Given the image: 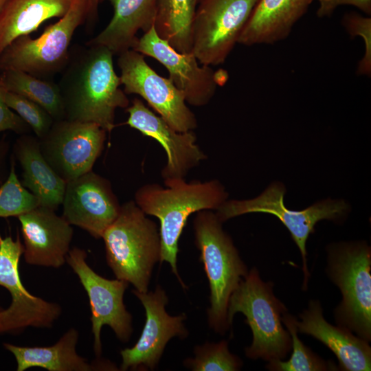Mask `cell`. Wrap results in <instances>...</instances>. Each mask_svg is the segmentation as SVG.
<instances>
[{"instance_id":"f1b7e54d","label":"cell","mask_w":371,"mask_h":371,"mask_svg":"<svg viewBox=\"0 0 371 371\" xmlns=\"http://www.w3.org/2000/svg\"><path fill=\"white\" fill-rule=\"evenodd\" d=\"M8 177L0 185V217L16 216L39 206L36 196L19 181L15 170L14 159L12 157Z\"/></svg>"},{"instance_id":"7402d4cb","label":"cell","mask_w":371,"mask_h":371,"mask_svg":"<svg viewBox=\"0 0 371 371\" xmlns=\"http://www.w3.org/2000/svg\"><path fill=\"white\" fill-rule=\"evenodd\" d=\"M22 168L21 184L38 201L39 206L56 210L62 204L67 182L47 163L36 137L23 135L13 147Z\"/></svg>"},{"instance_id":"30bf717a","label":"cell","mask_w":371,"mask_h":371,"mask_svg":"<svg viewBox=\"0 0 371 371\" xmlns=\"http://www.w3.org/2000/svg\"><path fill=\"white\" fill-rule=\"evenodd\" d=\"M23 254L19 234L15 240L0 234V286L11 296L8 308L0 311V335L18 334L27 327L51 328L61 314L59 304L32 295L22 284L19 262Z\"/></svg>"},{"instance_id":"4fadbf2b","label":"cell","mask_w":371,"mask_h":371,"mask_svg":"<svg viewBox=\"0 0 371 371\" xmlns=\"http://www.w3.org/2000/svg\"><path fill=\"white\" fill-rule=\"evenodd\" d=\"M106 131L96 124L63 119L54 121L39 139L52 169L66 182L91 171L101 155Z\"/></svg>"},{"instance_id":"484cf974","label":"cell","mask_w":371,"mask_h":371,"mask_svg":"<svg viewBox=\"0 0 371 371\" xmlns=\"http://www.w3.org/2000/svg\"><path fill=\"white\" fill-rule=\"evenodd\" d=\"M0 78L8 91L37 103L54 121L65 119L63 98L58 83L44 80L19 70L1 71Z\"/></svg>"},{"instance_id":"83f0119b","label":"cell","mask_w":371,"mask_h":371,"mask_svg":"<svg viewBox=\"0 0 371 371\" xmlns=\"http://www.w3.org/2000/svg\"><path fill=\"white\" fill-rule=\"evenodd\" d=\"M194 354L193 359L183 362L192 371H237L243 366L242 360L229 352L225 340L196 346Z\"/></svg>"},{"instance_id":"5b68a950","label":"cell","mask_w":371,"mask_h":371,"mask_svg":"<svg viewBox=\"0 0 371 371\" xmlns=\"http://www.w3.org/2000/svg\"><path fill=\"white\" fill-rule=\"evenodd\" d=\"M271 282H264L254 267L232 293L227 307V322L232 328L234 316L242 313L252 332L251 344L245 353L251 359L283 360L291 350V338L282 322L287 312L275 295Z\"/></svg>"},{"instance_id":"d6a6232c","label":"cell","mask_w":371,"mask_h":371,"mask_svg":"<svg viewBox=\"0 0 371 371\" xmlns=\"http://www.w3.org/2000/svg\"><path fill=\"white\" fill-rule=\"evenodd\" d=\"M318 17L328 16L339 6L345 5H353L366 14H371V0H318Z\"/></svg>"},{"instance_id":"1f68e13d","label":"cell","mask_w":371,"mask_h":371,"mask_svg":"<svg viewBox=\"0 0 371 371\" xmlns=\"http://www.w3.org/2000/svg\"><path fill=\"white\" fill-rule=\"evenodd\" d=\"M6 92L7 89L0 78V133L8 130L19 134L27 133L31 129L29 125L6 104Z\"/></svg>"},{"instance_id":"ac0fdd59","label":"cell","mask_w":371,"mask_h":371,"mask_svg":"<svg viewBox=\"0 0 371 371\" xmlns=\"http://www.w3.org/2000/svg\"><path fill=\"white\" fill-rule=\"evenodd\" d=\"M17 218L27 264L53 268L65 264L74 231L63 216L55 210L38 206Z\"/></svg>"},{"instance_id":"4dcf8cb0","label":"cell","mask_w":371,"mask_h":371,"mask_svg":"<svg viewBox=\"0 0 371 371\" xmlns=\"http://www.w3.org/2000/svg\"><path fill=\"white\" fill-rule=\"evenodd\" d=\"M343 22L351 36L359 35L365 40L366 52L363 58L359 63L358 73L370 74L371 65L370 18L351 12L345 14Z\"/></svg>"},{"instance_id":"e575fe53","label":"cell","mask_w":371,"mask_h":371,"mask_svg":"<svg viewBox=\"0 0 371 371\" xmlns=\"http://www.w3.org/2000/svg\"><path fill=\"white\" fill-rule=\"evenodd\" d=\"M8 146L5 142H1L0 145V183L1 181V175L3 170V166L4 165V161L5 155L7 154Z\"/></svg>"},{"instance_id":"cb8c5ba5","label":"cell","mask_w":371,"mask_h":371,"mask_svg":"<svg viewBox=\"0 0 371 371\" xmlns=\"http://www.w3.org/2000/svg\"><path fill=\"white\" fill-rule=\"evenodd\" d=\"M73 0H10L0 14V54L15 39L29 35L45 21L61 18Z\"/></svg>"},{"instance_id":"f546056e","label":"cell","mask_w":371,"mask_h":371,"mask_svg":"<svg viewBox=\"0 0 371 371\" xmlns=\"http://www.w3.org/2000/svg\"><path fill=\"white\" fill-rule=\"evenodd\" d=\"M5 102L29 125L38 139L47 133L54 122L46 110L24 96L7 91Z\"/></svg>"},{"instance_id":"4316f807","label":"cell","mask_w":371,"mask_h":371,"mask_svg":"<svg viewBox=\"0 0 371 371\" xmlns=\"http://www.w3.org/2000/svg\"><path fill=\"white\" fill-rule=\"evenodd\" d=\"M295 317L286 312L282 317L291 338L292 354L287 361L275 360L268 362L266 368L272 371H328L338 370L333 361H326L305 346L297 336Z\"/></svg>"},{"instance_id":"8992f818","label":"cell","mask_w":371,"mask_h":371,"mask_svg":"<svg viewBox=\"0 0 371 371\" xmlns=\"http://www.w3.org/2000/svg\"><path fill=\"white\" fill-rule=\"evenodd\" d=\"M326 273L342 300L334 311L337 325L371 341V248L366 241L327 247Z\"/></svg>"},{"instance_id":"9a60e30c","label":"cell","mask_w":371,"mask_h":371,"mask_svg":"<svg viewBox=\"0 0 371 371\" xmlns=\"http://www.w3.org/2000/svg\"><path fill=\"white\" fill-rule=\"evenodd\" d=\"M132 49L150 56L164 65L174 85L182 92L186 103L194 106L207 104L214 97L218 71L202 65L192 52L181 53L159 36L153 26L137 38Z\"/></svg>"},{"instance_id":"7a4b0ae2","label":"cell","mask_w":371,"mask_h":371,"mask_svg":"<svg viewBox=\"0 0 371 371\" xmlns=\"http://www.w3.org/2000/svg\"><path fill=\"white\" fill-rule=\"evenodd\" d=\"M165 186L148 183L135 193L134 201L146 214L160 222V263H169L182 287L177 271L179 240L188 217L204 210H216L227 200L228 193L218 180L186 182L184 178L164 181Z\"/></svg>"},{"instance_id":"277c9868","label":"cell","mask_w":371,"mask_h":371,"mask_svg":"<svg viewBox=\"0 0 371 371\" xmlns=\"http://www.w3.org/2000/svg\"><path fill=\"white\" fill-rule=\"evenodd\" d=\"M222 224L210 210L197 212L194 220L195 244L210 290L207 322L213 330L223 335L231 329L227 322L229 298L249 271Z\"/></svg>"},{"instance_id":"603a6c76","label":"cell","mask_w":371,"mask_h":371,"mask_svg":"<svg viewBox=\"0 0 371 371\" xmlns=\"http://www.w3.org/2000/svg\"><path fill=\"white\" fill-rule=\"evenodd\" d=\"M108 1L113 9V16L96 36L87 44L102 45L115 55L131 49L139 30L144 33L155 24L158 0Z\"/></svg>"},{"instance_id":"9c48e42d","label":"cell","mask_w":371,"mask_h":371,"mask_svg":"<svg viewBox=\"0 0 371 371\" xmlns=\"http://www.w3.org/2000/svg\"><path fill=\"white\" fill-rule=\"evenodd\" d=\"M258 0H199L192 26V52L199 63L223 64Z\"/></svg>"},{"instance_id":"d4e9b609","label":"cell","mask_w":371,"mask_h":371,"mask_svg":"<svg viewBox=\"0 0 371 371\" xmlns=\"http://www.w3.org/2000/svg\"><path fill=\"white\" fill-rule=\"evenodd\" d=\"M199 0H158L154 27L176 51L192 52V26Z\"/></svg>"},{"instance_id":"e0dca14e","label":"cell","mask_w":371,"mask_h":371,"mask_svg":"<svg viewBox=\"0 0 371 371\" xmlns=\"http://www.w3.org/2000/svg\"><path fill=\"white\" fill-rule=\"evenodd\" d=\"M126 111L128 117L124 124L154 138L164 148L167 162L161 172L164 181L184 178L191 169L207 158L196 144V137L192 131H175L139 98H134Z\"/></svg>"},{"instance_id":"8fae6325","label":"cell","mask_w":371,"mask_h":371,"mask_svg":"<svg viewBox=\"0 0 371 371\" xmlns=\"http://www.w3.org/2000/svg\"><path fill=\"white\" fill-rule=\"evenodd\" d=\"M87 257L86 251L74 247L69 251L66 262L76 274L87 294L91 313L93 350L100 357L102 353L100 333L104 326H109L122 342H128L132 335V315L124 303V294L128 283L101 276L89 266Z\"/></svg>"},{"instance_id":"5bb4252c","label":"cell","mask_w":371,"mask_h":371,"mask_svg":"<svg viewBox=\"0 0 371 371\" xmlns=\"http://www.w3.org/2000/svg\"><path fill=\"white\" fill-rule=\"evenodd\" d=\"M146 312V321L140 337L131 348L120 351V370H153L158 364L167 343L175 337L183 339L188 331L183 321L186 315L171 316L166 311L168 302L166 291L157 285L154 291L132 290Z\"/></svg>"},{"instance_id":"ffe728a7","label":"cell","mask_w":371,"mask_h":371,"mask_svg":"<svg viewBox=\"0 0 371 371\" xmlns=\"http://www.w3.org/2000/svg\"><path fill=\"white\" fill-rule=\"evenodd\" d=\"M78 338V331L71 328L56 344L49 346L28 347L4 343L3 347L14 355L17 371L32 368H41L48 371L119 370L111 362L100 361L90 363L79 355L76 351Z\"/></svg>"},{"instance_id":"ba28073f","label":"cell","mask_w":371,"mask_h":371,"mask_svg":"<svg viewBox=\"0 0 371 371\" xmlns=\"http://www.w3.org/2000/svg\"><path fill=\"white\" fill-rule=\"evenodd\" d=\"M87 0H73L67 13L36 38L15 39L0 54V70H19L44 80L63 71L76 29L87 19Z\"/></svg>"},{"instance_id":"d590c367","label":"cell","mask_w":371,"mask_h":371,"mask_svg":"<svg viewBox=\"0 0 371 371\" xmlns=\"http://www.w3.org/2000/svg\"><path fill=\"white\" fill-rule=\"evenodd\" d=\"M10 0H0V14Z\"/></svg>"},{"instance_id":"7c38bea8","label":"cell","mask_w":371,"mask_h":371,"mask_svg":"<svg viewBox=\"0 0 371 371\" xmlns=\"http://www.w3.org/2000/svg\"><path fill=\"white\" fill-rule=\"evenodd\" d=\"M120 80L126 94H137L173 129H195L197 120L186 104L183 94L170 80L159 76L146 62L144 55L129 49L117 55Z\"/></svg>"},{"instance_id":"836d02e7","label":"cell","mask_w":371,"mask_h":371,"mask_svg":"<svg viewBox=\"0 0 371 371\" xmlns=\"http://www.w3.org/2000/svg\"><path fill=\"white\" fill-rule=\"evenodd\" d=\"M100 0H87V20L89 23H94L98 17V8Z\"/></svg>"},{"instance_id":"52a82bcc","label":"cell","mask_w":371,"mask_h":371,"mask_svg":"<svg viewBox=\"0 0 371 371\" xmlns=\"http://www.w3.org/2000/svg\"><path fill=\"white\" fill-rule=\"evenodd\" d=\"M285 186L279 181L271 183L259 196L246 200H227L215 211L221 222L254 212L267 213L277 216L287 228L301 254L304 280L302 287L307 289L310 273L307 264L306 242L315 232L316 224L323 220L341 222L346 218L349 205L342 199H326L317 201L305 210L287 209L284 198Z\"/></svg>"},{"instance_id":"2e32d148","label":"cell","mask_w":371,"mask_h":371,"mask_svg":"<svg viewBox=\"0 0 371 371\" xmlns=\"http://www.w3.org/2000/svg\"><path fill=\"white\" fill-rule=\"evenodd\" d=\"M62 205V216L71 225L97 239L114 222L121 208L110 181L92 170L67 182Z\"/></svg>"},{"instance_id":"d6986e66","label":"cell","mask_w":371,"mask_h":371,"mask_svg":"<svg viewBox=\"0 0 371 371\" xmlns=\"http://www.w3.org/2000/svg\"><path fill=\"white\" fill-rule=\"evenodd\" d=\"M300 318L301 321L295 319L297 332L312 336L328 347L338 359V370H371V347L368 341L353 335L347 328L329 324L323 316L319 301L310 300Z\"/></svg>"},{"instance_id":"3957f363","label":"cell","mask_w":371,"mask_h":371,"mask_svg":"<svg viewBox=\"0 0 371 371\" xmlns=\"http://www.w3.org/2000/svg\"><path fill=\"white\" fill-rule=\"evenodd\" d=\"M106 259L115 278L147 292L154 266L160 262L159 228L134 201L121 205L114 222L105 230Z\"/></svg>"},{"instance_id":"44dd1931","label":"cell","mask_w":371,"mask_h":371,"mask_svg":"<svg viewBox=\"0 0 371 371\" xmlns=\"http://www.w3.org/2000/svg\"><path fill=\"white\" fill-rule=\"evenodd\" d=\"M313 1L258 0L238 43L249 46L286 38Z\"/></svg>"},{"instance_id":"8d00e7d4","label":"cell","mask_w":371,"mask_h":371,"mask_svg":"<svg viewBox=\"0 0 371 371\" xmlns=\"http://www.w3.org/2000/svg\"><path fill=\"white\" fill-rule=\"evenodd\" d=\"M2 309H3V308H1V307L0 306V311L2 310Z\"/></svg>"},{"instance_id":"6da1fadb","label":"cell","mask_w":371,"mask_h":371,"mask_svg":"<svg viewBox=\"0 0 371 371\" xmlns=\"http://www.w3.org/2000/svg\"><path fill=\"white\" fill-rule=\"evenodd\" d=\"M113 55L102 45L86 43L70 50L58 83L65 119L92 122L109 133L115 128L116 109H126L130 102L120 88Z\"/></svg>"}]
</instances>
